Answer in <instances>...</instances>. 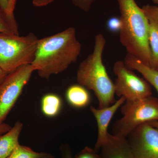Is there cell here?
Masks as SVG:
<instances>
[{
  "mask_svg": "<svg viewBox=\"0 0 158 158\" xmlns=\"http://www.w3.org/2000/svg\"><path fill=\"white\" fill-rule=\"evenodd\" d=\"M17 0H9V12L10 14H14L15 9Z\"/></svg>",
  "mask_w": 158,
  "mask_h": 158,
  "instance_id": "24",
  "label": "cell"
},
{
  "mask_svg": "<svg viewBox=\"0 0 158 158\" xmlns=\"http://www.w3.org/2000/svg\"><path fill=\"white\" fill-rule=\"evenodd\" d=\"M123 97L119 98L113 104L106 107L100 109L91 106L90 110L95 117L98 127V136L94 149L98 151L101 148L106 142L108 139V128L114 114L118 108L125 102Z\"/></svg>",
  "mask_w": 158,
  "mask_h": 158,
  "instance_id": "9",
  "label": "cell"
},
{
  "mask_svg": "<svg viewBox=\"0 0 158 158\" xmlns=\"http://www.w3.org/2000/svg\"><path fill=\"white\" fill-rule=\"evenodd\" d=\"M54 156L46 152H37L30 147L19 144L8 158H54Z\"/></svg>",
  "mask_w": 158,
  "mask_h": 158,
  "instance_id": "17",
  "label": "cell"
},
{
  "mask_svg": "<svg viewBox=\"0 0 158 158\" xmlns=\"http://www.w3.org/2000/svg\"><path fill=\"white\" fill-rule=\"evenodd\" d=\"M75 158H99V154L94 149L85 147Z\"/></svg>",
  "mask_w": 158,
  "mask_h": 158,
  "instance_id": "20",
  "label": "cell"
},
{
  "mask_svg": "<svg viewBox=\"0 0 158 158\" xmlns=\"http://www.w3.org/2000/svg\"><path fill=\"white\" fill-rule=\"evenodd\" d=\"M148 22V41L152 56L151 68H158V7L147 5L142 8Z\"/></svg>",
  "mask_w": 158,
  "mask_h": 158,
  "instance_id": "11",
  "label": "cell"
},
{
  "mask_svg": "<svg viewBox=\"0 0 158 158\" xmlns=\"http://www.w3.org/2000/svg\"><path fill=\"white\" fill-rule=\"evenodd\" d=\"M100 150L99 158H134L127 138L121 136L109 133Z\"/></svg>",
  "mask_w": 158,
  "mask_h": 158,
  "instance_id": "10",
  "label": "cell"
},
{
  "mask_svg": "<svg viewBox=\"0 0 158 158\" xmlns=\"http://www.w3.org/2000/svg\"><path fill=\"white\" fill-rule=\"evenodd\" d=\"M9 0H0V9L8 14H10L9 12Z\"/></svg>",
  "mask_w": 158,
  "mask_h": 158,
  "instance_id": "22",
  "label": "cell"
},
{
  "mask_svg": "<svg viewBox=\"0 0 158 158\" xmlns=\"http://www.w3.org/2000/svg\"><path fill=\"white\" fill-rule=\"evenodd\" d=\"M34 71L31 65H23L7 74L0 82V124L7 118Z\"/></svg>",
  "mask_w": 158,
  "mask_h": 158,
  "instance_id": "6",
  "label": "cell"
},
{
  "mask_svg": "<svg viewBox=\"0 0 158 158\" xmlns=\"http://www.w3.org/2000/svg\"><path fill=\"white\" fill-rule=\"evenodd\" d=\"M108 30L113 33L119 32L121 28V22L120 18L113 16L110 18L106 23Z\"/></svg>",
  "mask_w": 158,
  "mask_h": 158,
  "instance_id": "18",
  "label": "cell"
},
{
  "mask_svg": "<svg viewBox=\"0 0 158 158\" xmlns=\"http://www.w3.org/2000/svg\"><path fill=\"white\" fill-rule=\"evenodd\" d=\"M96 0H71L74 5L85 12H89Z\"/></svg>",
  "mask_w": 158,
  "mask_h": 158,
  "instance_id": "19",
  "label": "cell"
},
{
  "mask_svg": "<svg viewBox=\"0 0 158 158\" xmlns=\"http://www.w3.org/2000/svg\"><path fill=\"white\" fill-rule=\"evenodd\" d=\"M148 123H149L150 124L152 125L153 126L158 128V121H152Z\"/></svg>",
  "mask_w": 158,
  "mask_h": 158,
  "instance_id": "27",
  "label": "cell"
},
{
  "mask_svg": "<svg viewBox=\"0 0 158 158\" xmlns=\"http://www.w3.org/2000/svg\"><path fill=\"white\" fill-rule=\"evenodd\" d=\"M11 128V126L7 123H3L2 124H0V135H2L8 132Z\"/></svg>",
  "mask_w": 158,
  "mask_h": 158,
  "instance_id": "23",
  "label": "cell"
},
{
  "mask_svg": "<svg viewBox=\"0 0 158 158\" xmlns=\"http://www.w3.org/2000/svg\"><path fill=\"white\" fill-rule=\"evenodd\" d=\"M56 0H32V3L35 7H44L53 2Z\"/></svg>",
  "mask_w": 158,
  "mask_h": 158,
  "instance_id": "21",
  "label": "cell"
},
{
  "mask_svg": "<svg viewBox=\"0 0 158 158\" xmlns=\"http://www.w3.org/2000/svg\"><path fill=\"white\" fill-rule=\"evenodd\" d=\"M113 71L117 77L114 82L115 94L123 97L126 101L136 100L152 95L150 84L128 68L124 62L116 61Z\"/></svg>",
  "mask_w": 158,
  "mask_h": 158,
  "instance_id": "7",
  "label": "cell"
},
{
  "mask_svg": "<svg viewBox=\"0 0 158 158\" xmlns=\"http://www.w3.org/2000/svg\"><path fill=\"white\" fill-rule=\"evenodd\" d=\"M106 40L102 34L96 35L93 52L79 65L77 80L79 85L93 91L98 100V108L113 104L115 98L114 83L108 75L102 60Z\"/></svg>",
  "mask_w": 158,
  "mask_h": 158,
  "instance_id": "3",
  "label": "cell"
},
{
  "mask_svg": "<svg viewBox=\"0 0 158 158\" xmlns=\"http://www.w3.org/2000/svg\"><path fill=\"white\" fill-rule=\"evenodd\" d=\"M134 158H158V128L141 124L127 137Z\"/></svg>",
  "mask_w": 158,
  "mask_h": 158,
  "instance_id": "8",
  "label": "cell"
},
{
  "mask_svg": "<svg viewBox=\"0 0 158 158\" xmlns=\"http://www.w3.org/2000/svg\"><path fill=\"white\" fill-rule=\"evenodd\" d=\"M157 70H158V69H157Z\"/></svg>",
  "mask_w": 158,
  "mask_h": 158,
  "instance_id": "29",
  "label": "cell"
},
{
  "mask_svg": "<svg viewBox=\"0 0 158 158\" xmlns=\"http://www.w3.org/2000/svg\"><path fill=\"white\" fill-rule=\"evenodd\" d=\"M64 158H73L69 150L65 148L64 152Z\"/></svg>",
  "mask_w": 158,
  "mask_h": 158,
  "instance_id": "25",
  "label": "cell"
},
{
  "mask_svg": "<svg viewBox=\"0 0 158 158\" xmlns=\"http://www.w3.org/2000/svg\"><path fill=\"white\" fill-rule=\"evenodd\" d=\"M7 74L8 73L4 72L2 69L0 68V82L2 81V80L6 76Z\"/></svg>",
  "mask_w": 158,
  "mask_h": 158,
  "instance_id": "26",
  "label": "cell"
},
{
  "mask_svg": "<svg viewBox=\"0 0 158 158\" xmlns=\"http://www.w3.org/2000/svg\"><path fill=\"white\" fill-rule=\"evenodd\" d=\"M23 128V123L16 122L8 132L0 135V158H8L19 144V138Z\"/></svg>",
  "mask_w": 158,
  "mask_h": 158,
  "instance_id": "12",
  "label": "cell"
},
{
  "mask_svg": "<svg viewBox=\"0 0 158 158\" xmlns=\"http://www.w3.org/2000/svg\"><path fill=\"white\" fill-rule=\"evenodd\" d=\"M81 49L75 29L70 27L56 34L39 39L31 65L40 77L48 79L52 75L64 71L76 62Z\"/></svg>",
  "mask_w": 158,
  "mask_h": 158,
  "instance_id": "1",
  "label": "cell"
},
{
  "mask_svg": "<svg viewBox=\"0 0 158 158\" xmlns=\"http://www.w3.org/2000/svg\"><path fill=\"white\" fill-rule=\"evenodd\" d=\"M39 40L31 32L25 36L0 34V68L9 73L23 65H31Z\"/></svg>",
  "mask_w": 158,
  "mask_h": 158,
  "instance_id": "4",
  "label": "cell"
},
{
  "mask_svg": "<svg viewBox=\"0 0 158 158\" xmlns=\"http://www.w3.org/2000/svg\"><path fill=\"white\" fill-rule=\"evenodd\" d=\"M151 1L155 4L158 5V0H151Z\"/></svg>",
  "mask_w": 158,
  "mask_h": 158,
  "instance_id": "28",
  "label": "cell"
},
{
  "mask_svg": "<svg viewBox=\"0 0 158 158\" xmlns=\"http://www.w3.org/2000/svg\"><path fill=\"white\" fill-rule=\"evenodd\" d=\"M62 107V98L58 94L48 93L43 96L41 109L44 116L52 118L59 115Z\"/></svg>",
  "mask_w": 158,
  "mask_h": 158,
  "instance_id": "15",
  "label": "cell"
},
{
  "mask_svg": "<svg viewBox=\"0 0 158 158\" xmlns=\"http://www.w3.org/2000/svg\"><path fill=\"white\" fill-rule=\"evenodd\" d=\"M123 116L113 124V134L127 138L138 126L158 121V99L152 96L126 101L121 106Z\"/></svg>",
  "mask_w": 158,
  "mask_h": 158,
  "instance_id": "5",
  "label": "cell"
},
{
  "mask_svg": "<svg viewBox=\"0 0 158 158\" xmlns=\"http://www.w3.org/2000/svg\"><path fill=\"white\" fill-rule=\"evenodd\" d=\"M128 68L137 71L150 84L154 87L158 93V70L148 67L135 57L127 53L124 61Z\"/></svg>",
  "mask_w": 158,
  "mask_h": 158,
  "instance_id": "13",
  "label": "cell"
},
{
  "mask_svg": "<svg viewBox=\"0 0 158 158\" xmlns=\"http://www.w3.org/2000/svg\"><path fill=\"white\" fill-rule=\"evenodd\" d=\"M65 98L70 106L78 109L85 107L90 101L88 89L79 84L69 86L65 92Z\"/></svg>",
  "mask_w": 158,
  "mask_h": 158,
  "instance_id": "14",
  "label": "cell"
},
{
  "mask_svg": "<svg viewBox=\"0 0 158 158\" xmlns=\"http://www.w3.org/2000/svg\"><path fill=\"white\" fill-rule=\"evenodd\" d=\"M120 13L119 40L127 53L151 67L148 41V22L142 8L135 0H116Z\"/></svg>",
  "mask_w": 158,
  "mask_h": 158,
  "instance_id": "2",
  "label": "cell"
},
{
  "mask_svg": "<svg viewBox=\"0 0 158 158\" xmlns=\"http://www.w3.org/2000/svg\"><path fill=\"white\" fill-rule=\"evenodd\" d=\"M1 33L19 35L18 25L14 14H8L0 9V34Z\"/></svg>",
  "mask_w": 158,
  "mask_h": 158,
  "instance_id": "16",
  "label": "cell"
}]
</instances>
